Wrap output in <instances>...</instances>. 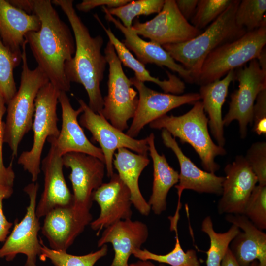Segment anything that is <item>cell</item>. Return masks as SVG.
I'll list each match as a JSON object with an SVG mask.
<instances>
[{"label":"cell","mask_w":266,"mask_h":266,"mask_svg":"<svg viewBox=\"0 0 266 266\" xmlns=\"http://www.w3.org/2000/svg\"><path fill=\"white\" fill-rule=\"evenodd\" d=\"M31 13L41 22L38 31L25 35L38 66L49 82L60 91L68 92L70 83L65 73V65L75 52V38L70 28L60 18L50 0H31Z\"/></svg>","instance_id":"1"},{"label":"cell","mask_w":266,"mask_h":266,"mask_svg":"<svg viewBox=\"0 0 266 266\" xmlns=\"http://www.w3.org/2000/svg\"><path fill=\"white\" fill-rule=\"evenodd\" d=\"M52 3L61 8L72 28L75 41V54L65 65V73L68 81L83 85L88 96V105L100 114L103 107V97L100 85L107 65L101 53L104 40L98 35L92 36L78 15L72 0H53Z\"/></svg>","instance_id":"2"},{"label":"cell","mask_w":266,"mask_h":266,"mask_svg":"<svg viewBox=\"0 0 266 266\" xmlns=\"http://www.w3.org/2000/svg\"><path fill=\"white\" fill-rule=\"evenodd\" d=\"M239 0H232L227 9L206 29L187 41L162 46L189 71L194 83L208 55L220 46L241 37L247 32L238 26L235 14Z\"/></svg>","instance_id":"3"},{"label":"cell","mask_w":266,"mask_h":266,"mask_svg":"<svg viewBox=\"0 0 266 266\" xmlns=\"http://www.w3.org/2000/svg\"><path fill=\"white\" fill-rule=\"evenodd\" d=\"M26 42L22 47V71L18 91L7 104L4 122V143L17 156L19 145L24 135L32 129L35 112V100L40 89L49 82L45 73L37 66L30 68Z\"/></svg>","instance_id":"4"},{"label":"cell","mask_w":266,"mask_h":266,"mask_svg":"<svg viewBox=\"0 0 266 266\" xmlns=\"http://www.w3.org/2000/svg\"><path fill=\"white\" fill-rule=\"evenodd\" d=\"M193 104L189 111L182 115L166 114L149 123V126L154 129H166L183 144H189L198 154L205 171L214 173L220 168L215 158L225 155L227 152L211 138L208 119L202 101L199 100Z\"/></svg>","instance_id":"5"},{"label":"cell","mask_w":266,"mask_h":266,"mask_svg":"<svg viewBox=\"0 0 266 266\" xmlns=\"http://www.w3.org/2000/svg\"><path fill=\"white\" fill-rule=\"evenodd\" d=\"M266 43V22L257 29L247 32L210 53L204 61L195 83L202 86L221 79L230 71L257 59Z\"/></svg>","instance_id":"6"},{"label":"cell","mask_w":266,"mask_h":266,"mask_svg":"<svg viewBox=\"0 0 266 266\" xmlns=\"http://www.w3.org/2000/svg\"><path fill=\"white\" fill-rule=\"evenodd\" d=\"M60 91L50 82L39 90L35 100V112L32 129L33 132L32 147L22 152L17 163L29 173L33 182H35L41 172V155L44 145L49 137L57 138L60 130L57 106Z\"/></svg>","instance_id":"7"},{"label":"cell","mask_w":266,"mask_h":266,"mask_svg":"<svg viewBox=\"0 0 266 266\" xmlns=\"http://www.w3.org/2000/svg\"><path fill=\"white\" fill-rule=\"evenodd\" d=\"M109 66L107 95L103 97V107L100 112L117 129H128V121L133 118L138 103L137 92L122 68L115 48L109 40L104 50Z\"/></svg>","instance_id":"8"},{"label":"cell","mask_w":266,"mask_h":266,"mask_svg":"<svg viewBox=\"0 0 266 266\" xmlns=\"http://www.w3.org/2000/svg\"><path fill=\"white\" fill-rule=\"evenodd\" d=\"M64 166L71 169L69 179L73 194L72 209L76 220L86 227L92 221L90 209L93 192L102 183L106 170L99 159L80 152L63 156Z\"/></svg>","instance_id":"9"},{"label":"cell","mask_w":266,"mask_h":266,"mask_svg":"<svg viewBox=\"0 0 266 266\" xmlns=\"http://www.w3.org/2000/svg\"><path fill=\"white\" fill-rule=\"evenodd\" d=\"M234 80L239 83L238 88L231 95L229 110L223 118L224 126H229L233 121L239 124L241 138H245L247 127L253 122L255 101L259 93L266 89V72L260 67L257 59L234 70Z\"/></svg>","instance_id":"10"},{"label":"cell","mask_w":266,"mask_h":266,"mask_svg":"<svg viewBox=\"0 0 266 266\" xmlns=\"http://www.w3.org/2000/svg\"><path fill=\"white\" fill-rule=\"evenodd\" d=\"M83 112L79 118L80 125L92 134V139L99 143L104 157L108 177L114 174L113 155L120 148L130 149L137 154L148 155L147 138L136 139L114 127L101 114L94 112L82 99L78 100Z\"/></svg>","instance_id":"11"},{"label":"cell","mask_w":266,"mask_h":266,"mask_svg":"<svg viewBox=\"0 0 266 266\" xmlns=\"http://www.w3.org/2000/svg\"><path fill=\"white\" fill-rule=\"evenodd\" d=\"M39 188L37 182H32L24 189L28 195L29 204L23 218L17 222L5 242L0 248V258L13 260L18 254L27 256L25 266H36V257L40 253L41 245L38 233L41 229L36 214V198Z\"/></svg>","instance_id":"12"},{"label":"cell","mask_w":266,"mask_h":266,"mask_svg":"<svg viewBox=\"0 0 266 266\" xmlns=\"http://www.w3.org/2000/svg\"><path fill=\"white\" fill-rule=\"evenodd\" d=\"M131 29L139 36L161 46L187 41L203 31L195 28L183 17L175 0H165L162 10L149 21L141 22L134 19Z\"/></svg>","instance_id":"13"},{"label":"cell","mask_w":266,"mask_h":266,"mask_svg":"<svg viewBox=\"0 0 266 266\" xmlns=\"http://www.w3.org/2000/svg\"><path fill=\"white\" fill-rule=\"evenodd\" d=\"M138 93V103L133 121L126 134L134 138L147 124L185 104H194L201 100L199 93L174 95L161 93L147 87L134 76L130 78Z\"/></svg>","instance_id":"14"},{"label":"cell","mask_w":266,"mask_h":266,"mask_svg":"<svg viewBox=\"0 0 266 266\" xmlns=\"http://www.w3.org/2000/svg\"><path fill=\"white\" fill-rule=\"evenodd\" d=\"M161 137L164 145L170 149L177 157L180 166L178 184L175 185L178 197L177 205L173 216L169 217L170 230L177 228L179 211L181 208V196L184 190H192L199 193L220 195L222 193L224 176L202 170L197 167L183 152L175 138L166 129H162Z\"/></svg>","instance_id":"15"},{"label":"cell","mask_w":266,"mask_h":266,"mask_svg":"<svg viewBox=\"0 0 266 266\" xmlns=\"http://www.w3.org/2000/svg\"><path fill=\"white\" fill-rule=\"evenodd\" d=\"M222 197L217 206L220 214L243 215L258 179L244 156L237 155L224 168Z\"/></svg>","instance_id":"16"},{"label":"cell","mask_w":266,"mask_h":266,"mask_svg":"<svg viewBox=\"0 0 266 266\" xmlns=\"http://www.w3.org/2000/svg\"><path fill=\"white\" fill-rule=\"evenodd\" d=\"M92 200L97 202L100 210L99 217L90 224L98 235L103 228L120 220L131 219V192L117 173H114L108 183H102L93 192Z\"/></svg>","instance_id":"17"},{"label":"cell","mask_w":266,"mask_h":266,"mask_svg":"<svg viewBox=\"0 0 266 266\" xmlns=\"http://www.w3.org/2000/svg\"><path fill=\"white\" fill-rule=\"evenodd\" d=\"M48 142L50 144V148L40 165L44 176V184L36 207V214L39 219L55 208L69 206L73 203V195L67 186L63 173V156L53 142Z\"/></svg>","instance_id":"18"},{"label":"cell","mask_w":266,"mask_h":266,"mask_svg":"<svg viewBox=\"0 0 266 266\" xmlns=\"http://www.w3.org/2000/svg\"><path fill=\"white\" fill-rule=\"evenodd\" d=\"M58 100L62 110L61 129L57 138L50 137L47 140L53 142L62 156L69 152H80L104 163L102 150L89 140L78 121L79 115L83 112L82 107L74 109L65 92L60 91Z\"/></svg>","instance_id":"19"},{"label":"cell","mask_w":266,"mask_h":266,"mask_svg":"<svg viewBox=\"0 0 266 266\" xmlns=\"http://www.w3.org/2000/svg\"><path fill=\"white\" fill-rule=\"evenodd\" d=\"M149 236L147 226L139 220H121L105 228L97 242L98 247L111 243L115 255L110 266H128L134 250L140 249Z\"/></svg>","instance_id":"20"},{"label":"cell","mask_w":266,"mask_h":266,"mask_svg":"<svg viewBox=\"0 0 266 266\" xmlns=\"http://www.w3.org/2000/svg\"><path fill=\"white\" fill-rule=\"evenodd\" d=\"M105 18L113 23L124 35L122 43L130 51L133 52L136 59L142 64H154L160 66H166L177 72L187 83H194L190 72L178 64L170 54L160 44L153 41H147L139 37L131 28L125 27L119 19L110 14L107 7H102Z\"/></svg>","instance_id":"21"},{"label":"cell","mask_w":266,"mask_h":266,"mask_svg":"<svg viewBox=\"0 0 266 266\" xmlns=\"http://www.w3.org/2000/svg\"><path fill=\"white\" fill-rule=\"evenodd\" d=\"M227 221L242 230L232 240L229 248L240 266H249L254 261L266 266V234L245 216L227 214Z\"/></svg>","instance_id":"22"},{"label":"cell","mask_w":266,"mask_h":266,"mask_svg":"<svg viewBox=\"0 0 266 266\" xmlns=\"http://www.w3.org/2000/svg\"><path fill=\"white\" fill-rule=\"evenodd\" d=\"M41 22L34 14H29L14 6L8 0H0V37L12 51L21 53L25 35L38 31Z\"/></svg>","instance_id":"23"},{"label":"cell","mask_w":266,"mask_h":266,"mask_svg":"<svg viewBox=\"0 0 266 266\" xmlns=\"http://www.w3.org/2000/svg\"><path fill=\"white\" fill-rule=\"evenodd\" d=\"M72 205L55 208L45 215L41 232L53 250L66 252L85 228L76 219Z\"/></svg>","instance_id":"24"},{"label":"cell","mask_w":266,"mask_h":266,"mask_svg":"<svg viewBox=\"0 0 266 266\" xmlns=\"http://www.w3.org/2000/svg\"><path fill=\"white\" fill-rule=\"evenodd\" d=\"M114 156L113 166L130 190L132 204L140 214L148 216L151 207L142 196L138 184L140 174L150 162L148 155L134 153L122 148L117 150Z\"/></svg>","instance_id":"25"},{"label":"cell","mask_w":266,"mask_h":266,"mask_svg":"<svg viewBox=\"0 0 266 266\" xmlns=\"http://www.w3.org/2000/svg\"><path fill=\"white\" fill-rule=\"evenodd\" d=\"M234 80V70L230 71L222 79L200 86V95L204 111L208 115L211 133L217 145L224 147L225 144L222 106L226 101L229 87Z\"/></svg>","instance_id":"26"},{"label":"cell","mask_w":266,"mask_h":266,"mask_svg":"<svg viewBox=\"0 0 266 266\" xmlns=\"http://www.w3.org/2000/svg\"><path fill=\"white\" fill-rule=\"evenodd\" d=\"M146 138L153 166L152 191L148 203L155 214L160 215L166 209L168 193L178 183L179 173L170 166L164 154L158 152L154 133H150Z\"/></svg>","instance_id":"27"},{"label":"cell","mask_w":266,"mask_h":266,"mask_svg":"<svg viewBox=\"0 0 266 266\" xmlns=\"http://www.w3.org/2000/svg\"><path fill=\"white\" fill-rule=\"evenodd\" d=\"M94 17L102 28L109 40L113 44L122 64L133 70L134 72V77L143 83L145 82L154 83L159 86L164 93L179 95L184 92L186 87L184 82L175 74L166 71L168 79L164 80H161L159 78L151 76L145 68V65L133 55L122 41L115 35L111 28H106L97 14H94Z\"/></svg>","instance_id":"28"},{"label":"cell","mask_w":266,"mask_h":266,"mask_svg":"<svg viewBox=\"0 0 266 266\" xmlns=\"http://www.w3.org/2000/svg\"><path fill=\"white\" fill-rule=\"evenodd\" d=\"M201 230L207 234L210 239V247L205 252L207 254L206 266H221L222 261L230 244L240 232V229L232 224L227 232L217 233L214 230L211 217L208 216L202 221Z\"/></svg>","instance_id":"29"},{"label":"cell","mask_w":266,"mask_h":266,"mask_svg":"<svg viewBox=\"0 0 266 266\" xmlns=\"http://www.w3.org/2000/svg\"><path fill=\"white\" fill-rule=\"evenodd\" d=\"M175 233V243L173 249L165 255H159L144 249H138L134 251L133 255L142 261L153 260L162 264H166L171 266H201L196 251L189 249L185 252L182 249L179 239L178 230Z\"/></svg>","instance_id":"30"},{"label":"cell","mask_w":266,"mask_h":266,"mask_svg":"<svg viewBox=\"0 0 266 266\" xmlns=\"http://www.w3.org/2000/svg\"><path fill=\"white\" fill-rule=\"evenodd\" d=\"M41 261L48 259L55 266H94L101 258L106 255L107 244L102 246L98 250L84 255H74L66 252L58 251L47 247L40 238Z\"/></svg>","instance_id":"31"},{"label":"cell","mask_w":266,"mask_h":266,"mask_svg":"<svg viewBox=\"0 0 266 266\" xmlns=\"http://www.w3.org/2000/svg\"><path fill=\"white\" fill-rule=\"evenodd\" d=\"M22 61V53L12 51L0 37V92L6 104L17 92L13 71Z\"/></svg>","instance_id":"32"},{"label":"cell","mask_w":266,"mask_h":266,"mask_svg":"<svg viewBox=\"0 0 266 266\" xmlns=\"http://www.w3.org/2000/svg\"><path fill=\"white\" fill-rule=\"evenodd\" d=\"M164 3L165 0H131L122 6L107 8V10L112 16L117 17L125 27L131 28L136 17L158 14L162 10Z\"/></svg>","instance_id":"33"},{"label":"cell","mask_w":266,"mask_h":266,"mask_svg":"<svg viewBox=\"0 0 266 266\" xmlns=\"http://www.w3.org/2000/svg\"><path fill=\"white\" fill-rule=\"evenodd\" d=\"M266 0H240L235 14V23L246 32L254 31L266 22Z\"/></svg>","instance_id":"34"},{"label":"cell","mask_w":266,"mask_h":266,"mask_svg":"<svg viewBox=\"0 0 266 266\" xmlns=\"http://www.w3.org/2000/svg\"><path fill=\"white\" fill-rule=\"evenodd\" d=\"M232 0H199L190 24L196 29H202L216 20L229 6Z\"/></svg>","instance_id":"35"},{"label":"cell","mask_w":266,"mask_h":266,"mask_svg":"<svg viewBox=\"0 0 266 266\" xmlns=\"http://www.w3.org/2000/svg\"><path fill=\"white\" fill-rule=\"evenodd\" d=\"M258 229H266V186L256 185L246 203L243 214Z\"/></svg>","instance_id":"36"},{"label":"cell","mask_w":266,"mask_h":266,"mask_svg":"<svg viewBox=\"0 0 266 266\" xmlns=\"http://www.w3.org/2000/svg\"><path fill=\"white\" fill-rule=\"evenodd\" d=\"M244 157L256 176L258 185L266 186V142L253 143Z\"/></svg>","instance_id":"37"},{"label":"cell","mask_w":266,"mask_h":266,"mask_svg":"<svg viewBox=\"0 0 266 266\" xmlns=\"http://www.w3.org/2000/svg\"><path fill=\"white\" fill-rule=\"evenodd\" d=\"M5 100L0 92V182L14 185L15 173L12 169V162L5 166L3 162V145L4 143V126L3 117L6 112Z\"/></svg>","instance_id":"38"},{"label":"cell","mask_w":266,"mask_h":266,"mask_svg":"<svg viewBox=\"0 0 266 266\" xmlns=\"http://www.w3.org/2000/svg\"><path fill=\"white\" fill-rule=\"evenodd\" d=\"M253 111V131L258 135L266 134V89L258 94Z\"/></svg>","instance_id":"39"},{"label":"cell","mask_w":266,"mask_h":266,"mask_svg":"<svg viewBox=\"0 0 266 266\" xmlns=\"http://www.w3.org/2000/svg\"><path fill=\"white\" fill-rule=\"evenodd\" d=\"M13 193V186L0 182V243L4 242L13 223L8 221L3 211V201Z\"/></svg>","instance_id":"40"},{"label":"cell","mask_w":266,"mask_h":266,"mask_svg":"<svg viewBox=\"0 0 266 266\" xmlns=\"http://www.w3.org/2000/svg\"><path fill=\"white\" fill-rule=\"evenodd\" d=\"M130 0H83L76 5V9L81 12H88L99 6H107V9L122 6L130 2Z\"/></svg>","instance_id":"41"},{"label":"cell","mask_w":266,"mask_h":266,"mask_svg":"<svg viewBox=\"0 0 266 266\" xmlns=\"http://www.w3.org/2000/svg\"><path fill=\"white\" fill-rule=\"evenodd\" d=\"M199 0H176L177 7L183 16L188 21L190 20L195 14Z\"/></svg>","instance_id":"42"},{"label":"cell","mask_w":266,"mask_h":266,"mask_svg":"<svg viewBox=\"0 0 266 266\" xmlns=\"http://www.w3.org/2000/svg\"><path fill=\"white\" fill-rule=\"evenodd\" d=\"M221 266H240L229 248L222 261ZM249 266H259V262L254 261Z\"/></svg>","instance_id":"43"},{"label":"cell","mask_w":266,"mask_h":266,"mask_svg":"<svg viewBox=\"0 0 266 266\" xmlns=\"http://www.w3.org/2000/svg\"><path fill=\"white\" fill-rule=\"evenodd\" d=\"M261 68L266 72V51L264 48L257 59Z\"/></svg>","instance_id":"44"},{"label":"cell","mask_w":266,"mask_h":266,"mask_svg":"<svg viewBox=\"0 0 266 266\" xmlns=\"http://www.w3.org/2000/svg\"><path fill=\"white\" fill-rule=\"evenodd\" d=\"M128 266H165V265L164 264L162 263L156 265L149 260L142 261L139 260L136 262L129 264Z\"/></svg>","instance_id":"45"}]
</instances>
